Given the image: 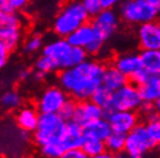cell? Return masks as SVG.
<instances>
[{
	"instance_id": "cell-1",
	"label": "cell",
	"mask_w": 160,
	"mask_h": 158,
	"mask_svg": "<svg viewBox=\"0 0 160 158\" xmlns=\"http://www.w3.org/2000/svg\"><path fill=\"white\" fill-rule=\"evenodd\" d=\"M103 65L94 60H85L77 66L62 71L58 76L60 87L76 99H91L93 92L102 84Z\"/></svg>"
},
{
	"instance_id": "cell-2",
	"label": "cell",
	"mask_w": 160,
	"mask_h": 158,
	"mask_svg": "<svg viewBox=\"0 0 160 158\" xmlns=\"http://www.w3.org/2000/svg\"><path fill=\"white\" fill-rule=\"evenodd\" d=\"M43 54L51 57L57 63L58 69H68L87 60V51L84 48L72 46L64 37L53 40L45 44Z\"/></svg>"
},
{
	"instance_id": "cell-3",
	"label": "cell",
	"mask_w": 160,
	"mask_h": 158,
	"mask_svg": "<svg viewBox=\"0 0 160 158\" xmlns=\"http://www.w3.org/2000/svg\"><path fill=\"white\" fill-rule=\"evenodd\" d=\"M89 16L81 1H70L56 16L53 21V31L59 37L66 38L76 29L87 23Z\"/></svg>"
},
{
	"instance_id": "cell-4",
	"label": "cell",
	"mask_w": 160,
	"mask_h": 158,
	"mask_svg": "<svg viewBox=\"0 0 160 158\" xmlns=\"http://www.w3.org/2000/svg\"><path fill=\"white\" fill-rule=\"evenodd\" d=\"M66 121L58 113H41L37 129L35 131V142L40 146L47 143L62 141Z\"/></svg>"
},
{
	"instance_id": "cell-5",
	"label": "cell",
	"mask_w": 160,
	"mask_h": 158,
	"mask_svg": "<svg viewBox=\"0 0 160 158\" xmlns=\"http://www.w3.org/2000/svg\"><path fill=\"white\" fill-rule=\"evenodd\" d=\"M120 14L129 23L143 24L154 21L159 13L146 0H124L121 5Z\"/></svg>"
},
{
	"instance_id": "cell-6",
	"label": "cell",
	"mask_w": 160,
	"mask_h": 158,
	"mask_svg": "<svg viewBox=\"0 0 160 158\" xmlns=\"http://www.w3.org/2000/svg\"><path fill=\"white\" fill-rule=\"evenodd\" d=\"M156 141L152 138L148 127L137 125L128 135L124 150L129 158H143L144 154L156 146Z\"/></svg>"
},
{
	"instance_id": "cell-7",
	"label": "cell",
	"mask_w": 160,
	"mask_h": 158,
	"mask_svg": "<svg viewBox=\"0 0 160 158\" xmlns=\"http://www.w3.org/2000/svg\"><path fill=\"white\" fill-rule=\"evenodd\" d=\"M143 102L144 100L142 98L138 86L127 83L118 90L114 91L112 110L135 111L139 109Z\"/></svg>"
},
{
	"instance_id": "cell-8",
	"label": "cell",
	"mask_w": 160,
	"mask_h": 158,
	"mask_svg": "<svg viewBox=\"0 0 160 158\" xmlns=\"http://www.w3.org/2000/svg\"><path fill=\"white\" fill-rule=\"evenodd\" d=\"M66 91L63 88L50 87L43 91L37 100V109L41 113H58L68 100Z\"/></svg>"
},
{
	"instance_id": "cell-9",
	"label": "cell",
	"mask_w": 160,
	"mask_h": 158,
	"mask_svg": "<svg viewBox=\"0 0 160 158\" xmlns=\"http://www.w3.org/2000/svg\"><path fill=\"white\" fill-rule=\"evenodd\" d=\"M104 118L112 126V131L129 134L137 126V115L133 111L108 110L104 111Z\"/></svg>"
},
{
	"instance_id": "cell-10",
	"label": "cell",
	"mask_w": 160,
	"mask_h": 158,
	"mask_svg": "<svg viewBox=\"0 0 160 158\" xmlns=\"http://www.w3.org/2000/svg\"><path fill=\"white\" fill-rule=\"evenodd\" d=\"M92 26L95 30L96 35L102 40H107L112 37L118 26V16L112 8L102 9L99 14L94 16Z\"/></svg>"
},
{
	"instance_id": "cell-11",
	"label": "cell",
	"mask_w": 160,
	"mask_h": 158,
	"mask_svg": "<svg viewBox=\"0 0 160 158\" xmlns=\"http://www.w3.org/2000/svg\"><path fill=\"white\" fill-rule=\"evenodd\" d=\"M137 34L142 50H160V23L150 21L140 24Z\"/></svg>"
},
{
	"instance_id": "cell-12",
	"label": "cell",
	"mask_w": 160,
	"mask_h": 158,
	"mask_svg": "<svg viewBox=\"0 0 160 158\" xmlns=\"http://www.w3.org/2000/svg\"><path fill=\"white\" fill-rule=\"evenodd\" d=\"M101 118H104V110L96 105L91 99L81 100L79 104H77L73 121L79 123L80 126L84 127L85 125Z\"/></svg>"
},
{
	"instance_id": "cell-13",
	"label": "cell",
	"mask_w": 160,
	"mask_h": 158,
	"mask_svg": "<svg viewBox=\"0 0 160 158\" xmlns=\"http://www.w3.org/2000/svg\"><path fill=\"white\" fill-rule=\"evenodd\" d=\"M85 140H86V135L84 133V127L74 123L73 120L68 121L62 135V142L66 148V150L81 148Z\"/></svg>"
},
{
	"instance_id": "cell-14",
	"label": "cell",
	"mask_w": 160,
	"mask_h": 158,
	"mask_svg": "<svg viewBox=\"0 0 160 158\" xmlns=\"http://www.w3.org/2000/svg\"><path fill=\"white\" fill-rule=\"evenodd\" d=\"M98 37L99 36L96 35L92 23H85L78 29H76L71 35H68L66 37V40H68V43L72 46L85 49L88 44L92 43L93 40Z\"/></svg>"
},
{
	"instance_id": "cell-15",
	"label": "cell",
	"mask_w": 160,
	"mask_h": 158,
	"mask_svg": "<svg viewBox=\"0 0 160 158\" xmlns=\"http://www.w3.org/2000/svg\"><path fill=\"white\" fill-rule=\"evenodd\" d=\"M112 132L114 131H112V126L106 118L94 120L84 126V133L86 137L98 138L101 141H106Z\"/></svg>"
},
{
	"instance_id": "cell-16",
	"label": "cell",
	"mask_w": 160,
	"mask_h": 158,
	"mask_svg": "<svg viewBox=\"0 0 160 158\" xmlns=\"http://www.w3.org/2000/svg\"><path fill=\"white\" fill-rule=\"evenodd\" d=\"M116 68H118L124 75L130 77L137 71L143 68V63L140 59V54H122L115 60Z\"/></svg>"
},
{
	"instance_id": "cell-17",
	"label": "cell",
	"mask_w": 160,
	"mask_h": 158,
	"mask_svg": "<svg viewBox=\"0 0 160 158\" xmlns=\"http://www.w3.org/2000/svg\"><path fill=\"white\" fill-rule=\"evenodd\" d=\"M138 88L143 100L154 104V102L160 97V75L151 74V76Z\"/></svg>"
},
{
	"instance_id": "cell-18",
	"label": "cell",
	"mask_w": 160,
	"mask_h": 158,
	"mask_svg": "<svg viewBox=\"0 0 160 158\" xmlns=\"http://www.w3.org/2000/svg\"><path fill=\"white\" fill-rule=\"evenodd\" d=\"M40 114L32 107H24L21 109L16 114V123L22 131L35 132L38 125Z\"/></svg>"
},
{
	"instance_id": "cell-19",
	"label": "cell",
	"mask_w": 160,
	"mask_h": 158,
	"mask_svg": "<svg viewBox=\"0 0 160 158\" xmlns=\"http://www.w3.org/2000/svg\"><path fill=\"white\" fill-rule=\"evenodd\" d=\"M127 83H128V76L124 75L115 66L104 69L103 76H102V84L108 87L109 89L116 91L123 86H125Z\"/></svg>"
},
{
	"instance_id": "cell-20",
	"label": "cell",
	"mask_w": 160,
	"mask_h": 158,
	"mask_svg": "<svg viewBox=\"0 0 160 158\" xmlns=\"http://www.w3.org/2000/svg\"><path fill=\"white\" fill-rule=\"evenodd\" d=\"M21 40V32L19 27H1L0 28V44L12 51L18 46Z\"/></svg>"
},
{
	"instance_id": "cell-21",
	"label": "cell",
	"mask_w": 160,
	"mask_h": 158,
	"mask_svg": "<svg viewBox=\"0 0 160 158\" xmlns=\"http://www.w3.org/2000/svg\"><path fill=\"white\" fill-rule=\"evenodd\" d=\"M112 99H114V90L109 89L104 84H101L94 92H93L91 100L99 105L104 111L112 110Z\"/></svg>"
},
{
	"instance_id": "cell-22",
	"label": "cell",
	"mask_w": 160,
	"mask_h": 158,
	"mask_svg": "<svg viewBox=\"0 0 160 158\" xmlns=\"http://www.w3.org/2000/svg\"><path fill=\"white\" fill-rule=\"evenodd\" d=\"M140 59L143 67L150 74L160 75V50H143Z\"/></svg>"
},
{
	"instance_id": "cell-23",
	"label": "cell",
	"mask_w": 160,
	"mask_h": 158,
	"mask_svg": "<svg viewBox=\"0 0 160 158\" xmlns=\"http://www.w3.org/2000/svg\"><path fill=\"white\" fill-rule=\"evenodd\" d=\"M127 135L128 134L112 132V134L109 135V137L104 141L107 150L110 151L112 154H120L121 151L124 150V148H125Z\"/></svg>"
},
{
	"instance_id": "cell-24",
	"label": "cell",
	"mask_w": 160,
	"mask_h": 158,
	"mask_svg": "<svg viewBox=\"0 0 160 158\" xmlns=\"http://www.w3.org/2000/svg\"><path fill=\"white\" fill-rule=\"evenodd\" d=\"M81 149L84 150V152L87 155L88 157H96L99 155L103 154L107 148H106L104 141L93 137H86Z\"/></svg>"
},
{
	"instance_id": "cell-25",
	"label": "cell",
	"mask_w": 160,
	"mask_h": 158,
	"mask_svg": "<svg viewBox=\"0 0 160 158\" xmlns=\"http://www.w3.org/2000/svg\"><path fill=\"white\" fill-rule=\"evenodd\" d=\"M40 148L41 154L45 158H62V156L66 151V148L64 146L62 141L47 143V144H44V146H40Z\"/></svg>"
},
{
	"instance_id": "cell-26",
	"label": "cell",
	"mask_w": 160,
	"mask_h": 158,
	"mask_svg": "<svg viewBox=\"0 0 160 158\" xmlns=\"http://www.w3.org/2000/svg\"><path fill=\"white\" fill-rule=\"evenodd\" d=\"M148 123L146 125L152 138L157 144H160V114L158 112H153L148 117Z\"/></svg>"
},
{
	"instance_id": "cell-27",
	"label": "cell",
	"mask_w": 160,
	"mask_h": 158,
	"mask_svg": "<svg viewBox=\"0 0 160 158\" xmlns=\"http://www.w3.org/2000/svg\"><path fill=\"white\" fill-rule=\"evenodd\" d=\"M1 104L6 110H15L21 105V97L15 90H8L1 96Z\"/></svg>"
},
{
	"instance_id": "cell-28",
	"label": "cell",
	"mask_w": 160,
	"mask_h": 158,
	"mask_svg": "<svg viewBox=\"0 0 160 158\" xmlns=\"http://www.w3.org/2000/svg\"><path fill=\"white\" fill-rule=\"evenodd\" d=\"M35 67H36V69L38 72H43L45 74L51 73V72L58 69V66H57L56 61L52 59L51 57L45 55V54H42L40 58L37 59Z\"/></svg>"
},
{
	"instance_id": "cell-29",
	"label": "cell",
	"mask_w": 160,
	"mask_h": 158,
	"mask_svg": "<svg viewBox=\"0 0 160 158\" xmlns=\"http://www.w3.org/2000/svg\"><path fill=\"white\" fill-rule=\"evenodd\" d=\"M77 110V104L74 100L72 99H68L66 102L64 103V105L62 106V109L59 110L58 114L64 119L65 121H72L73 117H74V113H76Z\"/></svg>"
},
{
	"instance_id": "cell-30",
	"label": "cell",
	"mask_w": 160,
	"mask_h": 158,
	"mask_svg": "<svg viewBox=\"0 0 160 158\" xmlns=\"http://www.w3.org/2000/svg\"><path fill=\"white\" fill-rule=\"evenodd\" d=\"M1 27H20V20L15 12H0Z\"/></svg>"
},
{
	"instance_id": "cell-31",
	"label": "cell",
	"mask_w": 160,
	"mask_h": 158,
	"mask_svg": "<svg viewBox=\"0 0 160 158\" xmlns=\"http://www.w3.org/2000/svg\"><path fill=\"white\" fill-rule=\"evenodd\" d=\"M42 45H43L42 37L38 35H34L26 40L23 45V51L26 53H35L42 49Z\"/></svg>"
},
{
	"instance_id": "cell-32",
	"label": "cell",
	"mask_w": 160,
	"mask_h": 158,
	"mask_svg": "<svg viewBox=\"0 0 160 158\" xmlns=\"http://www.w3.org/2000/svg\"><path fill=\"white\" fill-rule=\"evenodd\" d=\"M81 2H82V5L86 8V11H87L88 14L91 16H95L102 9H104L101 0H81Z\"/></svg>"
},
{
	"instance_id": "cell-33",
	"label": "cell",
	"mask_w": 160,
	"mask_h": 158,
	"mask_svg": "<svg viewBox=\"0 0 160 158\" xmlns=\"http://www.w3.org/2000/svg\"><path fill=\"white\" fill-rule=\"evenodd\" d=\"M150 76H151V74H150V73H148V72L143 67V68H140L139 71H137L133 75L130 76V79H131V81H132L133 84H136V86L139 87V86H142V84H143V83H144L145 81L150 77Z\"/></svg>"
},
{
	"instance_id": "cell-34",
	"label": "cell",
	"mask_w": 160,
	"mask_h": 158,
	"mask_svg": "<svg viewBox=\"0 0 160 158\" xmlns=\"http://www.w3.org/2000/svg\"><path fill=\"white\" fill-rule=\"evenodd\" d=\"M103 42H104V40H101L100 37H98V38H95V40H93L92 43L88 44L87 46L85 48V50L87 51L88 54H92V55L98 54V53L101 51V49H102Z\"/></svg>"
},
{
	"instance_id": "cell-35",
	"label": "cell",
	"mask_w": 160,
	"mask_h": 158,
	"mask_svg": "<svg viewBox=\"0 0 160 158\" xmlns=\"http://www.w3.org/2000/svg\"><path fill=\"white\" fill-rule=\"evenodd\" d=\"M88 156L84 152L81 148L78 149H68L65 151V154L62 156V158H87Z\"/></svg>"
},
{
	"instance_id": "cell-36",
	"label": "cell",
	"mask_w": 160,
	"mask_h": 158,
	"mask_svg": "<svg viewBox=\"0 0 160 158\" xmlns=\"http://www.w3.org/2000/svg\"><path fill=\"white\" fill-rule=\"evenodd\" d=\"M140 112L143 113V114H145L146 117H148V115L151 114V113H153L154 112V104L153 103H148V102H143V104L140 105L139 107Z\"/></svg>"
},
{
	"instance_id": "cell-37",
	"label": "cell",
	"mask_w": 160,
	"mask_h": 158,
	"mask_svg": "<svg viewBox=\"0 0 160 158\" xmlns=\"http://www.w3.org/2000/svg\"><path fill=\"white\" fill-rule=\"evenodd\" d=\"M8 4L11 5V7L13 8V11H19L28 4L29 0H7Z\"/></svg>"
},
{
	"instance_id": "cell-38",
	"label": "cell",
	"mask_w": 160,
	"mask_h": 158,
	"mask_svg": "<svg viewBox=\"0 0 160 158\" xmlns=\"http://www.w3.org/2000/svg\"><path fill=\"white\" fill-rule=\"evenodd\" d=\"M8 52H9V50H7L4 45L0 44V66H1V67H4L6 61H7Z\"/></svg>"
},
{
	"instance_id": "cell-39",
	"label": "cell",
	"mask_w": 160,
	"mask_h": 158,
	"mask_svg": "<svg viewBox=\"0 0 160 158\" xmlns=\"http://www.w3.org/2000/svg\"><path fill=\"white\" fill-rule=\"evenodd\" d=\"M122 0H101L102 2V6H103L104 9L107 8H112L114 6H116L117 4H120Z\"/></svg>"
},
{
	"instance_id": "cell-40",
	"label": "cell",
	"mask_w": 160,
	"mask_h": 158,
	"mask_svg": "<svg viewBox=\"0 0 160 158\" xmlns=\"http://www.w3.org/2000/svg\"><path fill=\"white\" fill-rule=\"evenodd\" d=\"M146 1L156 9L157 12L160 13V0H146Z\"/></svg>"
},
{
	"instance_id": "cell-41",
	"label": "cell",
	"mask_w": 160,
	"mask_h": 158,
	"mask_svg": "<svg viewBox=\"0 0 160 158\" xmlns=\"http://www.w3.org/2000/svg\"><path fill=\"white\" fill-rule=\"evenodd\" d=\"M95 158H115V156H112L110 151H108V152H106V151H104L103 154H101V155H99V156H96Z\"/></svg>"
},
{
	"instance_id": "cell-42",
	"label": "cell",
	"mask_w": 160,
	"mask_h": 158,
	"mask_svg": "<svg viewBox=\"0 0 160 158\" xmlns=\"http://www.w3.org/2000/svg\"><path fill=\"white\" fill-rule=\"evenodd\" d=\"M47 75L45 73H43V72H38L37 71L36 72V74H35V77H36L37 80H42V79H44V76Z\"/></svg>"
},
{
	"instance_id": "cell-43",
	"label": "cell",
	"mask_w": 160,
	"mask_h": 158,
	"mask_svg": "<svg viewBox=\"0 0 160 158\" xmlns=\"http://www.w3.org/2000/svg\"><path fill=\"white\" fill-rule=\"evenodd\" d=\"M154 109H156V111L160 114V97L154 102Z\"/></svg>"
},
{
	"instance_id": "cell-44",
	"label": "cell",
	"mask_w": 160,
	"mask_h": 158,
	"mask_svg": "<svg viewBox=\"0 0 160 158\" xmlns=\"http://www.w3.org/2000/svg\"><path fill=\"white\" fill-rule=\"evenodd\" d=\"M27 76H28V72L23 71V72H21V73H20V79H21V80L26 79Z\"/></svg>"
},
{
	"instance_id": "cell-45",
	"label": "cell",
	"mask_w": 160,
	"mask_h": 158,
	"mask_svg": "<svg viewBox=\"0 0 160 158\" xmlns=\"http://www.w3.org/2000/svg\"><path fill=\"white\" fill-rule=\"evenodd\" d=\"M115 158H129L128 156H124V155H116Z\"/></svg>"
},
{
	"instance_id": "cell-46",
	"label": "cell",
	"mask_w": 160,
	"mask_h": 158,
	"mask_svg": "<svg viewBox=\"0 0 160 158\" xmlns=\"http://www.w3.org/2000/svg\"><path fill=\"white\" fill-rule=\"evenodd\" d=\"M87 158H95V157H87Z\"/></svg>"
},
{
	"instance_id": "cell-47",
	"label": "cell",
	"mask_w": 160,
	"mask_h": 158,
	"mask_svg": "<svg viewBox=\"0 0 160 158\" xmlns=\"http://www.w3.org/2000/svg\"><path fill=\"white\" fill-rule=\"evenodd\" d=\"M159 150H160V144H159Z\"/></svg>"
}]
</instances>
